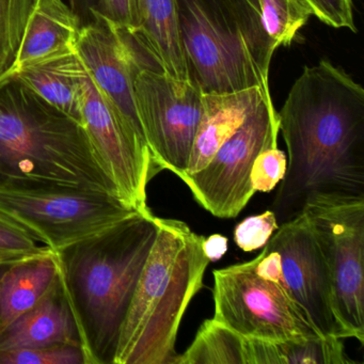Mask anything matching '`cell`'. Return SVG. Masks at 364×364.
Instances as JSON below:
<instances>
[{
  "label": "cell",
  "mask_w": 364,
  "mask_h": 364,
  "mask_svg": "<svg viewBox=\"0 0 364 364\" xmlns=\"http://www.w3.org/2000/svg\"><path fill=\"white\" fill-rule=\"evenodd\" d=\"M279 114L287 172L272 204L281 223L315 193L364 196V90L341 67H306Z\"/></svg>",
  "instance_id": "6da1fadb"
},
{
  "label": "cell",
  "mask_w": 364,
  "mask_h": 364,
  "mask_svg": "<svg viewBox=\"0 0 364 364\" xmlns=\"http://www.w3.org/2000/svg\"><path fill=\"white\" fill-rule=\"evenodd\" d=\"M157 232V217L146 208L57 251L86 364H114L121 328Z\"/></svg>",
  "instance_id": "7a4b0ae2"
},
{
  "label": "cell",
  "mask_w": 364,
  "mask_h": 364,
  "mask_svg": "<svg viewBox=\"0 0 364 364\" xmlns=\"http://www.w3.org/2000/svg\"><path fill=\"white\" fill-rule=\"evenodd\" d=\"M63 187L119 198L84 127L42 99L12 68L0 74V189Z\"/></svg>",
  "instance_id": "3957f363"
},
{
  "label": "cell",
  "mask_w": 364,
  "mask_h": 364,
  "mask_svg": "<svg viewBox=\"0 0 364 364\" xmlns=\"http://www.w3.org/2000/svg\"><path fill=\"white\" fill-rule=\"evenodd\" d=\"M156 240L121 328L114 364H176V343L189 304L203 289L210 261L204 236L186 223L157 217Z\"/></svg>",
  "instance_id": "277c9868"
},
{
  "label": "cell",
  "mask_w": 364,
  "mask_h": 364,
  "mask_svg": "<svg viewBox=\"0 0 364 364\" xmlns=\"http://www.w3.org/2000/svg\"><path fill=\"white\" fill-rule=\"evenodd\" d=\"M176 20L188 80L202 92L269 90L276 50L259 0H176Z\"/></svg>",
  "instance_id": "5b68a950"
},
{
  "label": "cell",
  "mask_w": 364,
  "mask_h": 364,
  "mask_svg": "<svg viewBox=\"0 0 364 364\" xmlns=\"http://www.w3.org/2000/svg\"><path fill=\"white\" fill-rule=\"evenodd\" d=\"M301 212L331 274L334 312L345 338L364 344V196L315 193Z\"/></svg>",
  "instance_id": "8992f818"
},
{
  "label": "cell",
  "mask_w": 364,
  "mask_h": 364,
  "mask_svg": "<svg viewBox=\"0 0 364 364\" xmlns=\"http://www.w3.org/2000/svg\"><path fill=\"white\" fill-rule=\"evenodd\" d=\"M259 259L214 270V318L248 340L323 338L285 287L255 272Z\"/></svg>",
  "instance_id": "52a82bcc"
},
{
  "label": "cell",
  "mask_w": 364,
  "mask_h": 364,
  "mask_svg": "<svg viewBox=\"0 0 364 364\" xmlns=\"http://www.w3.org/2000/svg\"><path fill=\"white\" fill-rule=\"evenodd\" d=\"M134 212L116 196L100 191L0 189V213L54 252L108 229Z\"/></svg>",
  "instance_id": "ba28073f"
},
{
  "label": "cell",
  "mask_w": 364,
  "mask_h": 364,
  "mask_svg": "<svg viewBox=\"0 0 364 364\" xmlns=\"http://www.w3.org/2000/svg\"><path fill=\"white\" fill-rule=\"evenodd\" d=\"M136 106L153 163L183 180L203 114L204 93L161 65H144L134 80Z\"/></svg>",
  "instance_id": "9c48e42d"
},
{
  "label": "cell",
  "mask_w": 364,
  "mask_h": 364,
  "mask_svg": "<svg viewBox=\"0 0 364 364\" xmlns=\"http://www.w3.org/2000/svg\"><path fill=\"white\" fill-rule=\"evenodd\" d=\"M279 133V114L267 93L210 163L183 182L204 210L218 218H235L255 196L250 172L255 159L278 146Z\"/></svg>",
  "instance_id": "30bf717a"
},
{
  "label": "cell",
  "mask_w": 364,
  "mask_h": 364,
  "mask_svg": "<svg viewBox=\"0 0 364 364\" xmlns=\"http://www.w3.org/2000/svg\"><path fill=\"white\" fill-rule=\"evenodd\" d=\"M75 48L100 92L150 152L136 106L134 80L140 68L161 63L135 35L100 14L82 25Z\"/></svg>",
  "instance_id": "8fae6325"
},
{
  "label": "cell",
  "mask_w": 364,
  "mask_h": 364,
  "mask_svg": "<svg viewBox=\"0 0 364 364\" xmlns=\"http://www.w3.org/2000/svg\"><path fill=\"white\" fill-rule=\"evenodd\" d=\"M82 116V127L119 198L134 210L149 208L146 186L159 170L150 152L100 92L88 73L85 76Z\"/></svg>",
  "instance_id": "7c38bea8"
},
{
  "label": "cell",
  "mask_w": 364,
  "mask_h": 364,
  "mask_svg": "<svg viewBox=\"0 0 364 364\" xmlns=\"http://www.w3.org/2000/svg\"><path fill=\"white\" fill-rule=\"evenodd\" d=\"M279 252L285 287L323 336L345 338L334 312L331 274L304 212L284 221L265 245Z\"/></svg>",
  "instance_id": "4fadbf2b"
},
{
  "label": "cell",
  "mask_w": 364,
  "mask_h": 364,
  "mask_svg": "<svg viewBox=\"0 0 364 364\" xmlns=\"http://www.w3.org/2000/svg\"><path fill=\"white\" fill-rule=\"evenodd\" d=\"M56 344L82 346L60 277L35 306L0 333V350Z\"/></svg>",
  "instance_id": "5bb4252c"
},
{
  "label": "cell",
  "mask_w": 364,
  "mask_h": 364,
  "mask_svg": "<svg viewBox=\"0 0 364 364\" xmlns=\"http://www.w3.org/2000/svg\"><path fill=\"white\" fill-rule=\"evenodd\" d=\"M269 90L255 87L231 93H204V108L189 159L187 176L203 169Z\"/></svg>",
  "instance_id": "9a60e30c"
},
{
  "label": "cell",
  "mask_w": 364,
  "mask_h": 364,
  "mask_svg": "<svg viewBox=\"0 0 364 364\" xmlns=\"http://www.w3.org/2000/svg\"><path fill=\"white\" fill-rule=\"evenodd\" d=\"M14 69L16 75L42 99L82 125L87 71L75 48Z\"/></svg>",
  "instance_id": "2e32d148"
},
{
  "label": "cell",
  "mask_w": 364,
  "mask_h": 364,
  "mask_svg": "<svg viewBox=\"0 0 364 364\" xmlns=\"http://www.w3.org/2000/svg\"><path fill=\"white\" fill-rule=\"evenodd\" d=\"M58 277V259L50 249L16 261L0 279V333L35 306Z\"/></svg>",
  "instance_id": "e0dca14e"
},
{
  "label": "cell",
  "mask_w": 364,
  "mask_h": 364,
  "mask_svg": "<svg viewBox=\"0 0 364 364\" xmlns=\"http://www.w3.org/2000/svg\"><path fill=\"white\" fill-rule=\"evenodd\" d=\"M82 27L65 0H35L14 68L75 48Z\"/></svg>",
  "instance_id": "ac0fdd59"
},
{
  "label": "cell",
  "mask_w": 364,
  "mask_h": 364,
  "mask_svg": "<svg viewBox=\"0 0 364 364\" xmlns=\"http://www.w3.org/2000/svg\"><path fill=\"white\" fill-rule=\"evenodd\" d=\"M136 37L148 48L169 75L188 80L176 20V0H135Z\"/></svg>",
  "instance_id": "d6986e66"
},
{
  "label": "cell",
  "mask_w": 364,
  "mask_h": 364,
  "mask_svg": "<svg viewBox=\"0 0 364 364\" xmlns=\"http://www.w3.org/2000/svg\"><path fill=\"white\" fill-rule=\"evenodd\" d=\"M248 364H353L342 338L323 336L306 341H267L247 338Z\"/></svg>",
  "instance_id": "ffe728a7"
},
{
  "label": "cell",
  "mask_w": 364,
  "mask_h": 364,
  "mask_svg": "<svg viewBox=\"0 0 364 364\" xmlns=\"http://www.w3.org/2000/svg\"><path fill=\"white\" fill-rule=\"evenodd\" d=\"M176 364H248L247 338L214 317L205 319Z\"/></svg>",
  "instance_id": "44dd1931"
},
{
  "label": "cell",
  "mask_w": 364,
  "mask_h": 364,
  "mask_svg": "<svg viewBox=\"0 0 364 364\" xmlns=\"http://www.w3.org/2000/svg\"><path fill=\"white\" fill-rule=\"evenodd\" d=\"M262 22L274 50L289 46L312 12L304 0H259Z\"/></svg>",
  "instance_id": "7402d4cb"
},
{
  "label": "cell",
  "mask_w": 364,
  "mask_h": 364,
  "mask_svg": "<svg viewBox=\"0 0 364 364\" xmlns=\"http://www.w3.org/2000/svg\"><path fill=\"white\" fill-rule=\"evenodd\" d=\"M35 0H0V74L16 65Z\"/></svg>",
  "instance_id": "603a6c76"
},
{
  "label": "cell",
  "mask_w": 364,
  "mask_h": 364,
  "mask_svg": "<svg viewBox=\"0 0 364 364\" xmlns=\"http://www.w3.org/2000/svg\"><path fill=\"white\" fill-rule=\"evenodd\" d=\"M0 364H86V358L78 345H46L0 350Z\"/></svg>",
  "instance_id": "cb8c5ba5"
},
{
  "label": "cell",
  "mask_w": 364,
  "mask_h": 364,
  "mask_svg": "<svg viewBox=\"0 0 364 364\" xmlns=\"http://www.w3.org/2000/svg\"><path fill=\"white\" fill-rule=\"evenodd\" d=\"M16 221L0 213V259H24L48 251Z\"/></svg>",
  "instance_id": "d4e9b609"
},
{
  "label": "cell",
  "mask_w": 364,
  "mask_h": 364,
  "mask_svg": "<svg viewBox=\"0 0 364 364\" xmlns=\"http://www.w3.org/2000/svg\"><path fill=\"white\" fill-rule=\"evenodd\" d=\"M278 228L276 214L268 210L238 223L234 229V242L245 252H252L265 246Z\"/></svg>",
  "instance_id": "484cf974"
},
{
  "label": "cell",
  "mask_w": 364,
  "mask_h": 364,
  "mask_svg": "<svg viewBox=\"0 0 364 364\" xmlns=\"http://www.w3.org/2000/svg\"><path fill=\"white\" fill-rule=\"evenodd\" d=\"M287 166V155L278 146L257 155L250 172L251 186L255 193H270L284 178Z\"/></svg>",
  "instance_id": "4316f807"
},
{
  "label": "cell",
  "mask_w": 364,
  "mask_h": 364,
  "mask_svg": "<svg viewBox=\"0 0 364 364\" xmlns=\"http://www.w3.org/2000/svg\"><path fill=\"white\" fill-rule=\"evenodd\" d=\"M312 16L332 28H347L357 33L353 0H304Z\"/></svg>",
  "instance_id": "83f0119b"
},
{
  "label": "cell",
  "mask_w": 364,
  "mask_h": 364,
  "mask_svg": "<svg viewBox=\"0 0 364 364\" xmlns=\"http://www.w3.org/2000/svg\"><path fill=\"white\" fill-rule=\"evenodd\" d=\"M100 16L135 35L138 31L135 0H100Z\"/></svg>",
  "instance_id": "f1b7e54d"
},
{
  "label": "cell",
  "mask_w": 364,
  "mask_h": 364,
  "mask_svg": "<svg viewBox=\"0 0 364 364\" xmlns=\"http://www.w3.org/2000/svg\"><path fill=\"white\" fill-rule=\"evenodd\" d=\"M255 269V272L262 278L285 287L282 262H281L280 255L277 251L268 250L264 247L263 251L259 253V259Z\"/></svg>",
  "instance_id": "f546056e"
},
{
  "label": "cell",
  "mask_w": 364,
  "mask_h": 364,
  "mask_svg": "<svg viewBox=\"0 0 364 364\" xmlns=\"http://www.w3.org/2000/svg\"><path fill=\"white\" fill-rule=\"evenodd\" d=\"M202 248L210 263H215L223 259V255L227 253L229 240L221 234H213L208 238L204 237Z\"/></svg>",
  "instance_id": "4dcf8cb0"
},
{
  "label": "cell",
  "mask_w": 364,
  "mask_h": 364,
  "mask_svg": "<svg viewBox=\"0 0 364 364\" xmlns=\"http://www.w3.org/2000/svg\"><path fill=\"white\" fill-rule=\"evenodd\" d=\"M76 16L80 18L82 25L95 20L100 14V0H65Z\"/></svg>",
  "instance_id": "1f68e13d"
},
{
  "label": "cell",
  "mask_w": 364,
  "mask_h": 364,
  "mask_svg": "<svg viewBox=\"0 0 364 364\" xmlns=\"http://www.w3.org/2000/svg\"><path fill=\"white\" fill-rule=\"evenodd\" d=\"M21 259H0V279L4 276L6 272L16 263V261H18Z\"/></svg>",
  "instance_id": "d6a6232c"
}]
</instances>
